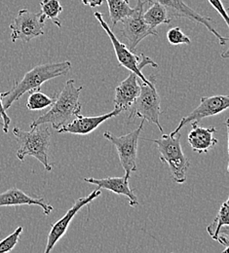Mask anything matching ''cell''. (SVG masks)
<instances>
[{
	"mask_svg": "<svg viewBox=\"0 0 229 253\" xmlns=\"http://www.w3.org/2000/svg\"><path fill=\"white\" fill-rule=\"evenodd\" d=\"M71 68L70 62L49 63L34 66L28 71L21 81H15L13 87L5 93H1L3 108L7 111L12 104L22 95L33 91H40L41 86L54 78L66 75Z\"/></svg>",
	"mask_w": 229,
	"mask_h": 253,
	"instance_id": "6da1fadb",
	"label": "cell"
},
{
	"mask_svg": "<svg viewBox=\"0 0 229 253\" xmlns=\"http://www.w3.org/2000/svg\"><path fill=\"white\" fill-rule=\"evenodd\" d=\"M83 87L75 86L73 79L67 82L59 95L56 96L51 108L31 124V128L44 124H51L53 128L59 129L69 123L73 117L80 114L82 105L79 101V95Z\"/></svg>",
	"mask_w": 229,
	"mask_h": 253,
	"instance_id": "7a4b0ae2",
	"label": "cell"
},
{
	"mask_svg": "<svg viewBox=\"0 0 229 253\" xmlns=\"http://www.w3.org/2000/svg\"><path fill=\"white\" fill-rule=\"evenodd\" d=\"M48 128L47 126H37L32 127L30 131H26L15 126L13 134L19 145L17 158L23 162L27 156H33L43 165L47 171H51L53 165L49 163L48 158L51 132Z\"/></svg>",
	"mask_w": 229,
	"mask_h": 253,
	"instance_id": "3957f363",
	"label": "cell"
},
{
	"mask_svg": "<svg viewBox=\"0 0 229 253\" xmlns=\"http://www.w3.org/2000/svg\"><path fill=\"white\" fill-rule=\"evenodd\" d=\"M180 131L176 134H163L157 139L144 138V140L151 141L157 145L160 161L167 165L173 181L178 184H183L186 181V172L190 166L189 160L183 152Z\"/></svg>",
	"mask_w": 229,
	"mask_h": 253,
	"instance_id": "277c9868",
	"label": "cell"
},
{
	"mask_svg": "<svg viewBox=\"0 0 229 253\" xmlns=\"http://www.w3.org/2000/svg\"><path fill=\"white\" fill-rule=\"evenodd\" d=\"M94 16L98 20V23L100 24L103 31L106 32V34L108 35V37L112 43V46L114 48V52H115V55H116V58H117V61L119 64H121L122 66H124L125 68L130 70L131 72H134L144 83H151L154 79H156L155 75H151L149 77V79L145 78V76L141 72V69L146 65H151L152 67L157 68L158 64L155 63L152 59H150L149 57L144 56L143 54H140L139 56H137L136 54H134V52H131L129 50V48L124 43H122L118 40V38L113 33L112 30L109 28L107 23L103 20V17L99 12H95Z\"/></svg>",
	"mask_w": 229,
	"mask_h": 253,
	"instance_id": "5b68a950",
	"label": "cell"
},
{
	"mask_svg": "<svg viewBox=\"0 0 229 253\" xmlns=\"http://www.w3.org/2000/svg\"><path fill=\"white\" fill-rule=\"evenodd\" d=\"M140 92L130 107V113L128 116V121L138 117L144 121L155 124L163 132V126L160 124L159 115L160 109V96L157 93L154 79L151 83H144L138 78Z\"/></svg>",
	"mask_w": 229,
	"mask_h": 253,
	"instance_id": "8992f818",
	"label": "cell"
},
{
	"mask_svg": "<svg viewBox=\"0 0 229 253\" xmlns=\"http://www.w3.org/2000/svg\"><path fill=\"white\" fill-rule=\"evenodd\" d=\"M144 120H142L136 129L131 132L117 136L110 131H104L103 136L110 141L116 148L120 164L125 170V177L130 178L132 172L137 171V142L139 134L142 130Z\"/></svg>",
	"mask_w": 229,
	"mask_h": 253,
	"instance_id": "52a82bcc",
	"label": "cell"
},
{
	"mask_svg": "<svg viewBox=\"0 0 229 253\" xmlns=\"http://www.w3.org/2000/svg\"><path fill=\"white\" fill-rule=\"evenodd\" d=\"M146 3L147 0H137V6L134 8L131 15L120 21L122 23L121 32L126 41L125 45L131 52H134L137 46L147 36L157 35V31L149 27L142 19L143 8Z\"/></svg>",
	"mask_w": 229,
	"mask_h": 253,
	"instance_id": "ba28073f",
	"label": "cell"
},
{
	"mask_svg": "<svg viewBox=\"0 0 229 253\" xmlns=\"http://www.w3.org/2000/svg\"><path fill=\"white\" fill-rule=\"evenodd\" d=\"M46 21V17L41 12L33 13L28 9L20 10L10 25L12 42L21 40L28 43L36 37L44 35L43 29Z\"/></svg>",
	"mask_w": 229,
	"mask_h": 253,
	"instance_id": "9c48e42d",
	"label": "cell"
},
{
	"mask_svg": "<svg viewBox=\"0 0 229 253\" xmlns=\"http://www.w3.org/2000/svg\"><path fill=\"white\" fill-rule=\"evenodd\" d=\"M148 3L157 2L164 6L169 14V16L173 18H183L189 20L195 24L204 26L209 32L214 34L218 39L222 46H226L229 42L228 37H224L221 35L214 27L213 20L210 17H206L204 15L199 14L195 10H193L190 6H188L183 0H147Z\"/></svg>",
	"mask_w": 229,
	"mask_h": 253,
	"instance_id": "30bf717a",
	"label": "cell"
},
{
	"mask_svg": "<svg viewBox=\"0 0 229 253\" xmlns=\"http://www.w3.org/2000/svg\"><path fill=\"white\" fill-rule=\"evenodd\" d=\"M229 107V95H212V96H202L200 104L196 108L191 111L188 115L182 118L179 126L171 134H176L183 127L191 123H199L202 119L216 116Z\"/></svg>",
	"mask_w": 229,
	"mask_h": 253,
	"instance_id": "8fae6325",
	"label": "cell"
},
{
	"mask_svg": "<svg viewBox=\"0 0 229 253\" xmlns=\"http://www.w3.org/2000/svg\"><path fill=\"white\" fill-rule=\"evenodd\" d=\"M100 194H101V191L98 188V189L94 190L90 195H88L86 197L79 198L74 202L73 206L67 211L66 214L60 220H58L52 226L51 231L48 235L47 245H46V249H45L44 253H50L53 251V249L57 245V243L65 236L70 222L73 219V217L76 215V213L83 207L89 205L94 200H96L98 197L100 196Z\"/></svg>",
	"mask_w": 229,
	"mask_h": 253,
	"instance_id": "7c38bea8",
	"label": "cell"
},
{
	"mask_svg": "<svg viewBox=\"0 0 229 253\" xmlns=\"http://www.w3.org/2000/svg\"><path fill=\"white\" fill-rule=\"evenodd\" d=\"M121 112H123L120 108H114L113 111L99 115V116H93V117H85L80 114L76 115L74 120H71L69 123H67L65 126H62L58 129V132L60 133H73V134H80V135H86L97 129L98 126L102 123L107 121L110 118H113L115 116H118Z\"/></svg>",
	"mask_w": 229,
	"mask_h": 253,
	"instance_id": "4fadbf2b",
	"label": "cell"
},
{
	"mask_svg": "<svg viewBox=\"0 0 229 253\" xmlns=\"http://www.w3.org/2000/svg\"><path fill=\"white\" fill-rule=\"evenodd\" d=\"M24 205L40 207L43 210L45 215H49L54 211V208L49 205L42 197L30 196L23 190L18 189L16 187L0 193V207H16Z\"/></svg>",
	"mask_w": 229,
	"mask_h": 253,
	"instance_id": "5bb4252c",
	"label": "cell"
},
{
	"mask_svg": "<svg viewBox=\"0 0 229 253\" xmlns=\"http://www.w3.org/2000/svg\"><path fill=\"white\" fill-rule=\"evenodd\" d=\"M84 181L89 184L97 185L99 189L108 190L117 195L127 197L131 207H137L138 205L137 195L130 188L129 178H126L125 176L105 177L101 179H97L94 177H85Z\"/></svg>",
	"mask_w": 229,
	"mask_h": 253,
	"instance_id": "9a60e30c",
	"label": "cell"
},
{
	"mask_svg": "<svg viewBox=\"0 0 229 253\" xmlns=\"http://www.w3.org/2000/svg\"><path fill=\"white\" fill-rule=\"evenodd\" d=\"M140 86L138 77L131 72L130 75L123 80L115 89L114 104L116 108H120L123 111L130 109L132 104L139 95Z\"/></svg>",
	"mask_w": 229,
	"mask_h": 253,
	"instance_id": "2e32d148",
	"label": "cell"
},
{
	"mask_svg": "<svg viewBox=\"0 0 229 253\" xmlns=\"http://www.w3.org/2000/svg\"><path fill=\"white\" fill-rule=\"evenodd\" d=\"M192 129L188 133V143L193 151L197 153H207L210 149L215 147L219 140L214 136L217 132L216 127L198 126V123H191Z\"/></svg>",
	"mask_w": 229,
	"mask_h": 253,
	"instance_id": "e0dca14e",
	"label": "cell"
},
{
	"mask_svg": "<svg viewBox=\"0 0 229 253\" xmlns=\"http://www.w3.org/2000/svg\"><path fill=\"white\" fill-rule=\"evenodd\" d=\"M143 21L152 29H155L162 25H169L172 22V18L169 16L166 8L157 2H151V6L148 10L142 14Z\"/></svg>",
	"mask_w": 229,
	"mask_h": 253,
	"instance_id": "ac0fdd59",
	"label": "cell"
},
{
	"mask_svg": "<svg viewBox=\"0 0 229 253\" xmlns=\"http://www.w3.org/2000/svg\"><path fill=\"white\" fill-rule=\"evenodd\" d=\"M108 5L109 19L112 27H115L125 17L131 15L134 8L130 6V0H105Z\"/></svg>",
	"mask_w": 229,
	"mask_h": 253,
	"instance_id": "d6986e66",
	"label": "cell"
},
{
	"mask_svg": "<svg viewBox=\"0 0 229 253\" xmlns=\"http://www.w3.org/2000/svg\"><path fill=\"white\" fill-rule=\"evenodd\" d=\"M229 201H227L222 205V207H221V209H220L214 222L211 225H209L206 228V230H207L208 234L211 236V238L213 240L217 241L222 228L225 227V226H229Z\"/></svg>",
	"mask_w": 229,
	"mask_h": 253,
	"instance_id": "ffe728a7",
	"label": "cell"
},
{
	"mask_svg": "<svg viewBox=\"0 0 229 253\" xmlns=\"http://www.w3.org/2000/svg\"><path fill=\"white\" fill-rule=\"evenodd\" d=\"M40 7L41 13L46 17L47 20L52 21V23L58 28L62 27L59 17L63 13L64 8L59 0H41Z\"/></svg>",
	"mask_w": 229,
	"mask_h": 253,
	"instance_id": "44dd1931",
	"label": "cell"
},
{
	"mask_svg": "<svg viewBox=\"0 0 229 253\" xmlns=\"http://www.w3.org/2000/svg\"><path fill=\"white\" fill-rule=\"evenodd\" d=\"M55 97L43 94L40 91L31 92L30 96L27 100V108L29 110H41L51 106L55 100Z\"/></svg>",
	"mask_w": 229,
	"mask_h": 253,
	"instance_id": "7402d4cb",
	"label": "cell"
},
{
	"mask_svg": "<svg viewBox=\"0 0 229 253\" xmlns=\"http://www.w3.org/2000/svg\"><path fill=\"white\" fill-rule=\"evenodd\" d=\"M23 232V227H18L11 235L0 241V253H10L18 245L20 236Z\"/></svg>",
	"mask_w": 229,
	"mask_h": 253,
	"instance_id": "603a6c76",
	"label": "cell"
},
{
	"mask_svg": "<svg viewBox=\"0 0 229 253\" xmlns=\"http://www.w3.org/2000/svg\"><path fill=\"white\" fill-rule=\"evenodd\" d=\"M167 39L171 45H175V46L182 45V44L189 45L191 43L190 38L187 35H185L179 27L173 28L167 32Z\"/></svg>",
	"mask_w": 229,
	"mask_h": 253,
	"instance_id": "cb8c5ba5",
	"label": "cell"
},
{
	"mask_svg": "<svg viewBox=\"0 0 229 253\" xmlns=\"http://www.w3.org/2000/svg\"><path fill=\"white\" fill-rule=\"evenodd\" d=\"M210 2V4L213 6V8H215L218 13L222 16V18L224 19V21L226 22L227 26L229 28V17L228 14V11L226 10V8L224 7V4L221 0H208Z\"/></svg>",
	"mask_w": 229,
	"mask_h": 253,
	"instance_id": "d4e9b609",
	"label": "cell"
},
{
	"mask_svg": "<svg viewBox=\"0 0 229 253\" xmlns=\"http://www.w3.org/2000/svg\"><path fill=\"white\" fill-rule=\"evenodd\" d=\"M0 119H2L3 122V131L5 133H7L9 131V126L11 123V119L10 117L7 115L5 109L3 108V103H2V96L0 93Z\"/></svg>",
	"mask_w": 229,
	"mask_h": 253,
	"instance_id": "484cf974",
	"label": "cell"
},
{
	"mask_svg": "<svg viewBox=\"0 0 229 253\" xmlns=\"http://www.w3.org/2000/svg\"><path fill=\"white\" fill-rule=\"evenodd\" d=\"M81 1L84 5L90 6L92 8L98 7V6H100L102 4V0H81Z\"/></svg>",
	"mask_w": 229,
	"mask_h": 253,
	"instance_id": "4316f807",
	"label": "cell"
}]
</instances>
